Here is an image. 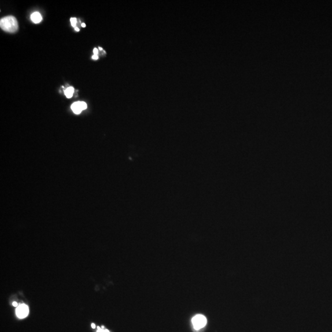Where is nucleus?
Here are the masks:
<instances>
[{"mask_svg":"<svg viewBox=\"0 0 332 332\" xmlns=\"http://www.w3.org/2000/svg\"><path fill=\"white\" fill-rule=\"evenodd\" d=\"M0 27L2 30L9 33L15 32L18 28L17 19L15 17L12 15L2 18L0 21Z\"/></svg>","mask_w":332,"mask_h":332,"instance_id":"f257e3e1","label":"nucleus"},{"mask_svg":"<svg viewBox=\"0 0 332 332\" xmlns=\"http://www.w3.org/2000/svg\"><path fill=\"white\" fill-rule=\"evenodd\" d=\"M192 324L196 330H199L206 326L207 324L206 317L203 315L198 314L192 319Z\"/></svg>","mask_w":332,"mask_h":332,"instance_id":"f03ea898","label":"nucleus"},{"mask_svg":"<svg viewBox=\"0 0 332 332\" xmlns=\"http://www.w3.org/2000/svg\"><path fill=\"white\" fill-rule=\"evenodd\" d=\"M15 313L19 319L25 318L29 313V309L28 306L25 304L18 305L15 310Z\"/></svg>","mask_w":332,"mask_h":332,"instance_id":"7ed1b4c3","label":"nucleus"},{"mask_svg":"<svg viewBox=\"0 0 332 332\" xmlns=\"http://www.w3.org/2000/svg\"><path fill=\"white\" fill-rule=\"evenodd\" d=\"M71 108H72V110H73V111L74 112V113H75L76 114H80L81 113V111H83L80 101L73 103L71 106Z\"/></svg>","mask_w":332,"mask_h":332,"instance_id":"20e7f679","label":"nucleus"},{"mask_svg":"<svg viewBox=\"0 0 332 332\" xmlns=\"http://www.w3.org/2000/svg\"><path fill=\"white\" fill-rule=\"evenodd\" d=\"M42 16L40 13L35 12L31 15V20L35 24H39L42 21Z\"/></svg>","mask_w":332,"mask_h":332,"instance_id":"39448f33","label":"nucleus"},{"mask_svg":"<svg viewBox=\"0 0 332 332\" xmlns=\"http://www.w3.org/2000/svg\"><path fill=\"white\" fill-rule=\"evenodd\" d=\"M74 93V88L73 87H69L65 91V95L66 98L70 99L72 97Z\"/></svg>","mask_w":332,"mask_h":332,"instance_id":"423d86ee","label":"nucleus"},{"mask_svg":"<svg viewBox=\"0 0 332 332\" xmlns=\"http://www.w3.org/2000/svg\"><path fill=\"white\" fill-rule=\"evenodd\" d=\"M70 22H71V24L73 27H76V23H77V19L75 17H72L70 18Z\"/></svg>","mask_w":332,"mask_h":332,"instance_id":"0eeeda50","label":"nucleus"},{"mask_svg":"<svg viewBox=\"0 0 332 332\" xmlns=\"http://www.w3.org/2000/svg\"><path fill=\"white\" fill-rule=\"evenodd\" d=\"M80 105H81V106L82 110H86V109L87 108V107L86 103L84 102H81V101H80Z\"/></svg>","mask_w":332,"mask_h":332,"instance_id":"6e6552de","label":"nucleus"},{"mask_svg":"<svg viewBox=\"0 0 332 332\" xmlns=\"http://www.w3.org/2000/svg\"><path fill=\"white\" fill-rule=\"evenodd\" d=\"M97 332H110V331H109L108 330L105 329V328H100V327H97Z\"/></svg>","mask_w":332,"mask_h":332,"instance_id":"1a4fd4ad","label":"nucleus"},{"mask_svg":"<svg viewBox=\"0 0 332 332\" xmlns=\"http://www.w3.org/2000/svg\"><path fill=\"white\" fill-rule=\"evenodd\" d=\"M93 52H94V55H98L99 52H98V49H97V48H94V49Z\"/></svg>","mask_w":332,"mask_h":332,"instance_id":"9d476101","label":"nucleus"},{"mask_svg":"<svg viewBox=\"0 0 332 332\" xmlns=\"http://www.w3.org/2000/svg\"><path fill=\"white\" fill-rule=\"evenodd\" d=\"M92 58L94 60H97L99 58V56L98 55H94L92 57Z\"/></svg>","mask_w":332,"mask_h":332,"instance_id":"9b49d317","label":"nucleus"},{"mask_svg":"<svg viewBox=\"0 0 332 332\" xmlns=\"http://www.w3.org/2000/svg\"><path fill=\"white\" fill-rule=\"evenodd\" d=\"M13 305L14 306H15V307H17V306H18V303H17V302H15V301H14V302H13Z\"/></svg>","mask_w":332,"mask_h":332,"instance_id":"f8f14e48","label":"nucleus"},{"mask_svg":"<svg viewBox=\"0 0 332 332\" xmlns=\"http://www.w3.org/2000/svg\"><path fill=\"white\" fill-rule=\"evenodd\" d=\"M75 30L76 32H79V31H80V29L78 28L77 27H76L75 28Z\"/></svg>","mask_w":332,"mask_h":332,"instance_id":"ddd939ff","label":"nucleus"},{"mask_svg":"<svg viewBox=\"0 0 332 332\" xmlns=\"http://www.w3.org/2000/svg\"><path fill=\"white\" fill-rule=\"evenodd\" d=\"M91 327H92L93 328H95V325L94 324H91Z\"/></svg>","mask_w":332,"mask_h":332,"instance_id":"4468645a","label":"nucleus"},{"mask_svg":"<svg viewBox=\"0 0 332 332\" xmlns=\"http://www.w3.org/2000/svg\"><path fill=\"white\" fill-rule=\"evenodd\" d=\"M81 26H82L83 27H84H84H86V24H85L84 23H83V24H81Z\"/></svg>","mask_w":332,"mask_h":332,"instance_id":"2eb2a0df","label":"nucleus"},{"mask_svg":"<svg viewBox=\"0 0 332 332\" xmlns=\"http://www.w3.org/2000/svg\"><path fill=\"white\" fill-rule=\"evenodd\" d=\"M99 49H100V50H101V51H102V47H99Z\"/></svg>","mask_w":332,"mask_h":332,"instance_id":"dca6fc26","label":"nucleus"}]
</instances>
